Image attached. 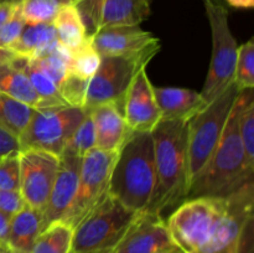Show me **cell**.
Wrapping results in <instances>:
<instances>
[{"instance_id": "obj_41", "label": "cell", "mask_w": 254, "mask_h": 253, "mask_svg": "<svg viewBox=\"0 0 254 253\" xmlns=\"http://www.w3.org/2000/svg\"><path fill=\"white\" fill-rule=\"evenodd\" d=\"M211 1H215V2H221V0H211Z\"/></svg>"}, {"instance_id": "obj_37", "label": "cell", "mask_w": 254, "mask_h": 253, "mask_svg": "<svg viewBox=\"0 0 254 253\" xmlns=\"http://www.w3.org/2000/svg\"><path fill=\"white\" fill-rule=\"evenodd\" d=\"M9 223L10 217L0 211V240L6 242L7 232H9Z\"/></svg>"}, {"instance_id": "obj_27", "label": "cell", "mask_w": 254, "mask_h": 253, "mask_svg": "<svg viewBox=\"0 0 254 253\" xmlns=\"http://www.w3.org/2000/svg\"><path fill=\"white\" fill-rule=\"evenodd\" d=\"M71 0H22L21 14L26 24L52 22L57 12Z\"/></svg>"}, {"instance_id": "obj_15", "label": "cell", "mask_w": 254, "mask_h": 253, "mask_svg": "<svg viewBox=\"0 0 254 253\" xmlns=\"http://www.w3.org/2000/svg\"><path fill=\"white\" fill-rule=\"evenodd\" d=\"M176 248L165 218L144 211L133 223L114 253H163Z\"/></svg>"}, {"instance_id": "obj_43", "label": "cell", "mask_w": 254, "mask_h": 253, "mask_svg": "<svg viewBox=\"0 0 254 253\" xmlns=\"http://www.w3.org/2000/svg\"><path fill=\"white\" fill-rule=\"evenodd\" d=\"M0 158H1V156H0Z\"/></svg>"}, {"instance_id": "obj_29", "label": "cell", "mask_w": 254, "mask_h": 253, "mask_svg": "<svg viewBox=\"0 0 254 253\" xmlns=\"http://www.w3.org/2000/svg\"><path fill=\"white\" fill-rule=\"evenodd\" d=\"M233 83L240 91L254 88V37L238 46Z\"/></svg>"}, {"instance_id": "obj_14", "label": "cell", "mask_w": 254, "mask_h": 253, "mask_svg": "<svg viewBox=\"0 0 254 253\" xmlns=\"http://www.w3.org/2000/svg\"><path fill=\"white\" fill-rule=\"evenodd\" d=\"M122 109L129 129L133 131H151L160 122V111L146 67L134 76L124 96Z\"/></svg>"}, {"instance_id": "obj_9", "label": "cell", "mask_w": 254, "mask_h": 253, "mask_svg": "<svg viewBox=\"0 0 254 253\" xmlns=\"http://www.w3.org/2000/svg\"><path fill=\"white\" fill-rule=\"evenodd\" d=\"M118 151L92 149L82 158L77 191L61 221L74 230L109 195L112 170Z\"/></svg>"}, {"instance_id": "obj_10", "label": "cell", "mask_w": 254, "mask_h": 253, "mask_svg": "<svg viewBox=\"0 0 254 253\" xmlns=\"http://www.w3.org/2000/svg\"><path fill=\"white\" fill-rule=\"evenodd\" d=\"M86 111L68 104L34 109L29 123L19 135L20 149H41L61 155Z\"/></svg>"}, {"instance_id": "obj_25", "label": "cell", "mask_w": 254, "mask_h": 253, "mask_svg": "<svg viewBox=\"0 0 254 253\" xmlns=\"http://www.w3.org/2000/svg\"><path fill=\"white\" fill-rule=\"evenodd\" d=\"M14 61L26 73V76L29 77L30 82H31L32 87L36 91V93L39 94L40 98L47 106L51 107L60 106V104H67L64 103V98H62L61 93H60L57 84L35 63L34 60L25 59V57H20L14 55Z\"/></svg>"}, {"instance_id": "obj_17", "label": "cell", "mask_w": 254, "mask_h": 253, "mask_svg": "<svg viewBox=\"0 0 254 253\" xmlns=\"http://www.w3.org/2000/svg\"><path fill=\"white\" fill-rule=\"evenodd\" d=\"M88 40L99 56L111 57L140 52L159 39L151 32L141 29L140 25H131L103 27L88 37Z\"/></svg>"}, {"instance_id": "obj_31", "label": "cell", "mask_w": 254, "mask_h": 253, "mask_svg": "<svg viewBox=\"0 0 254 253\" xmlns=\"http://www.w3.org/2000/svg\"><path fill=\"white\" fill-rule=\"evenodd\" d=\"M87 86H88V81L79 78L78 76L69 71V73L64 77V79L59 86V91L64 103L72 107L83 108L84 102H86Z\"/></svg>"}, {"instance_id": "obj_20", "label": "cell", "mask_w": 254, "mask_h": 253, "mask_svg": "<svg viewBox=\"0 0 254 253\" xmlns=\"http://www.w3.org/2000/svg\"><path fill=\"white\" fill-rule=\"evenodd\" d=\"M0 92L34 109L50 107L40 98L29 77L14 61V54L5 49H0Z\"/></svg>"}, {"instance_id": "obj_33", "label": "cell", "mask_w": 254, "mask_h": 253, "mask_svg": "<svg viewBox=\"0 0 254 253\" xmlns=\"http://www.w3.org/2000/svg\"><path fill=\"white\" fill-rule=\"evenodd\" d=\"M25 25L26 22L22 17L21 5H20L19 9L10 17L9 21L0 29V49L6 50L20 36Z\"/></svg>"}, {"instance_id": "obj_8", "label": "cell", "mask_w": 254, "mask_h": 253, "mask_svg": "<svg viewBox=\"0 0 254 253\" xmlns=\"http://www.w3.org/2000/svg\"><path fill=\"white\" fill-rule=\"evenodd\" d=\"M212 35V52L207 77L200 92L206 104L233 83L238 45L228 25V11L220 2L203 0Z\"/></svg>"}, {"instance_id": "obj_6", "label": "cell", "mask_w": 254, "mask_h": 253, "mask_svg": "<svg viewBox=\"0 0 254 253\" xmlns=\"http://www.w3.org/2000/svg\"><path fill=\"white\" fill-rule=\"evenodd\" d=\"M227 197L186 198L169 216L168 225L176 247L184 253H197L215 232L225 215Z\"/></svg>"}, {"instance_id": "obj_42", "label": "cell", "mask_w": 254, "mask_h": 253, "mask_svg": "<svg viewBox=\"0 0 254 253\" xmlns=\"http://www.w3.org/2000/svg\"><path fill=\"white\" fill-rule=\"evenodd\" d=\"M103 253H114V252H103Z\"/></svg>"}, {"instance_id": "obj_22", "label": "cell", "mask_w": 254, "mask_h": 253, "mask_svg": "<svg viewBox=\"0 0 254 253\" xmlns=\"http://www.w3.org/2000/svg\"><path fill=\"white\" fill-rule=\"evenodd\" d=\"M42 231L41 211L25 205L10 217L6 243L19 253H29Z\"/></svg>"}, {"instance_id": "obj_38", "label": "cell", "mask_w": 254, "mask_h": 253, "mask_svg": "<svg viewBox=\"0 0 254 253\" xmlns=\"http://www.w3.org/2000/svg\"><path fill=\"white\" fill-rule=\"evenodd\" d=\"M226 2L237 9H252L254 6V0H226Z\"/></svg>"}, {"instance_id": "obj_16", "label": "cell", "mask_w": 254, "mask_h": 253, "mask_svg": "<svg viewBox=\"0 0 254 253\" xmlns=\"http://www.w3.org/2000/svg\"><path fill=\"white\" fill-rule=\"evenodd\" d=\"M82 158L68 149L60 155V166L49 198L42 210V230L55 221H60L73 201L77 191Z\"/></svg>"}, {"instance_id": "obj_11", "label": "cell", "mask_w": 254, "mask_h": 253, "mask_svg": "<svg viewBox=\"0 0 254 253\" xmlns=\"http://www.w3.org/2000/svg\"><path fill=\"white\" fill-rule=\"evenodd\" d=\"M79 14L87 39L109 26L140 25L150 15L149 0H71Z\"/></svg>"}, {"instance_id": "obj_35", "label": "cell", "mask_w": 254, "mask_h": 253, "mask_svg": "<svg viewBox=\"0 0 254 253\" xmlns=\"http://www.w3.org/2000/svg\"><path fill=\"white\" fill-rule=\"evenodd\" d=\"M19 139L0 126V156L19 150Z\"/></svg>"}, {"instance_id": "obj_28", "label": "cell", "mask_w": 254, "mask_h": 253, "mask_svg": "<svg viewBox=\"0 0 254 253\" xmlns=\"http://www.w3.org/2000/svg\"><path fill=\"white\" fill-rule=\"evenodd\" d=\"M101 64V56L88 39L76 49L71 50V72L79 78L89 81Z\"/></svg>"}, {"instance_id": "obj_34", "label": "cell", "mask_w": 254, "mask_h": 253, "mask_svg": "<svg viewBox=\"0 0 254 253\" xmlns=\"http://www.w3.org/2000/svg\"><path fill=\"white\" fill-rule=\"evenodd\" d=\"M26 205L20 191H9L0 189V211L9 217Z\"/></svg>"}, {"instance_id": "obj_2", "label": "cell", "mask_w": 254, "mask_h": 253, "mask_svg": "<svg viewBox=\"0 0 254 253\" xmlns=\"http://www.w3.org/2000/svg\"><path fill=\"white\" fill-rule=\"evenodd\" d=\"M156 181L151 131L129 133L117 154L109 183V195L126 207L144 212L153 197Z\"/></svg>"}, {"instance_id": "obj_40", "label": "cell", "mask_w": 254, "mask_h": 253, "mask_svg": "<svg viewBox=\"0 0 254 253\" xmlns=\"http://www.w3.org/2000/svg\"><path fill=\"white\" fill-rule=\"evenodd\" d=\"M163 253H184V252L181 250H179L178 247H176V248H174V250L166 251V252H163Z\"/></svg>"}, {"instance_id": "obj_5", "label": "cell", "mask_w": 254, "mask_h": 253, "mask_svg": "<svg viewBox=\"0 0 254 253\" xmlns=\"http://www.w3.org/2000/svg\"><path fill=\"white\" fill-rule=\"evenodd\" d=\"M240 89L231 84L223 93L188 122V156L190 185L212 156L228 121ZM190 189V188H189Z\"/></svg>"}, {"instance_id": "obj_18", "label": "cell", "mask_w": 254, "mask_h": 253, "mask_svg": "<svg viewBox=\"0 0 254 253\" xmlns=\"http://www.w3.org/2000/svg\"><path fill=\"white\" fill-rule=\"evenodd\" d=\"M96 129V148L106 151H118L130 133L123 116L122 106L103 103L89 109Z\"/></svg>"}, {"instance_id": "obj_24", "label": "cell", "mask_w": 254, "mask_h": 253, "mask_svg": "<svg viewBox=\"0 0 254 253\" xmlns=\"http://www.w3.org/2000/svg\"><path fill=\"white\" fill-rule=\"evenodd\" d=\"M59 41L68 50H73L87 40L86 30L76 7L66 5L57 12L52 21Z\"/></svg>"}, {"instance_id": "obj_12", "label": "cell", "mask_w": 254, "mask_h": 253, "mask_svg": "<svg viewBox=\"0 0 254 253\" xmlns=\"http://www.w3.org/2000/svg\"><path fill=\"white\" fill-rule=\"evenodd\" d=\"M20 193L25 203L41 211L49 198L60 166V155L41 149H19Z\"/></svg>"}, {"instance_id": "obj_30", "label": "cell", "mask_w": 254, "mask_h": 253, "mask_svg": "<svg viewBox=\"0 0 254 253\" xmlns=\"http://www.w3.org/2000/svg\"><path fill=\"white\" fill-rule=\"evenodd\" d=\"M94 148H96V129H94V123L91 114L89 112H86V116L78 124L76 130L69 136L64 149H68L83 158L88 151Z\"/></svg>"}, {"instance_id": "obj_32", "label": "cell", "mask_w": 254, "mask_h": 253, "mask_svg": "<svg viewBox=\"0 0 254 253\" xmlns=\"http://www.w3.org/2000/svg\"><path fill=\"white\" fill-rule=\"evenodd\" d=\"M0 189L20 191L19 150L11 151L0 158Z\"/></svg>"}, {"instance_id": "obj_4", "label": "cell", "mask_w": 254, "mask_h": 253, "mask_svg": "<svg viewBox=\"0 0 254 253\" xmlns=\"http://www.w3.org/2000/svg\"><path fill=\"white\" fill-rule=\"evenodd\" d=\"M141 213L126 207L121 201L108 195L74 227L69 253L113 252Z\"/></svg>"}, {"instance_id": "obj_23", "label": "cell", "mask_w": 254, "mask_h": 253, "mask_svg": "<svg viewBox=\"0 0 254 253\" xmlns=\"http://www.w3.org/2000/svg\"><path fill=\"white\" fill-rule=\"evenodd\" d=\"M73 228L64 221H55L45 227L35 240L29 253H69Z\"/></svg>"}, {"instance_id": "obj_21", "label": "cell", "mask_w": 254, "mask_h": 253, "mask_svg": "<svg viewBox=\"0 0 254 253\" xmlns=\"http://www.w3.org/2000/svg\"><path fill=\"white\" fill-rule=\"evenodd\" d=\"M56 41L57 34L52 22L26 24L20 36L6 50L25 59H40Z\"/></svg>"}, {"instance_id": "obj_3", "label": "cell", "mask_w": 254, "mask_h": 253, "mask_svg": "<svg viewBox=\"0 0 254 253\" xmlns=\"http://www.w3.org/2000/svg\"><path fill=\"white\" fill-rule=\"evenodd\" d=\"M238 96L226 123L222 136L205 168L191 183L188 197H227L246 183L253 180L254 166L250 165L238 129Z\"/></svg>"}, {"instance_id": "obj_13", "label": "cell", "mask_w": 254, "mask_h": 253, "mask_svg": "<svg viewBox=\"0 0 254 253\" xmlns=\"http://www.w3.org/2000/svg\"><path fill=\"white\" fill-rule=\"evenodd\" d=\"M254 207V181L227 196L225 215L208 242L197 253H238L241 236Z\"/></svg>"}, {"instance_id": "obj_1", "label": "cell", "mask_w": 254, "mask_h": 253, "mask_svg": "<svg viewBox=\"0 0 254 253\" xmlns=\"http://www.w3.org/2000/svg\"><path fill=\"white\" fill-rule=\"evenodd\" d=\"M156 181L146 212L163 217L186 200L190 188L188 122L160 119L151 130Z\"/></svg>"}, {"instance_id": "obj_36", "label": "cell", "mask_w": 254, "mask_h": 253, "mask_svg": "<svg viewBox=\"0 0 254 253\" xmlns=\"http://www.w3.org/2000/svg\"><path fill=\"white\" fill-rule=\"evenodd\" d=\"M21 2L22 0H0V29L9 21Z\"/></svg>"}, {"instance_id": "obj_19", "label": "cell", "mask_w": 254, "mask_h": 253, "mask_svg": "<svg viewBox=\"0 0 254 253\" xmlns=\"http://www.w3.org/2000/svg\"><path fill=\"white\" fill-rule=\"evenodd\" d=\"M161 119L189 122L206 103L200 92L179 87H154Z\"/></svg>"}, {"instance_id": "obj_26", "label": "cell", "mask_w": 254, "mask_h": 253, "mask_svg": "<svg viewBox=\"0 0 254 253\" xmlns=\"http://www.w3.org/2000/svg\"><path fill=\"white\" fill-rule=\"evenodd\" d=\"M34 108L0 92V126L19 138L29 123Z\"/></svg>"}, {"instance_id": "obj_7", "label": "cell", "mask_w": 254, "mask_h": 253, "mask_svg": "<svg viewBox=\"0 0 254 253\" xmlns=\"http://www.w3.org/2000/svg\"><path fill=\"white\" fill-rule=\"evenodd\" d=\"M160 41L154 42L146 49L126 56L101 57L98 69L88 81L83 109L89 111L103 103H117L123 107V99L128 87L139 69L160 51Z\"/></svg>"}, {"instance_id": "obj_39", "label": "cell", "mask_w": 254, "mask_h": 253, "mask_svg": "<svg viewBox=\"0 0 254 253\" xmlns=\"http://www.w3.org/2000/svg\"><path fill=\"white\" fill-rule=\"evenodd\" d=\"M0 253H19V252L14 251L12 248H10L5 241L0 240Z\"/></svg>"}]
</instances>
